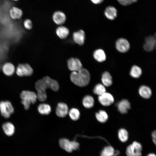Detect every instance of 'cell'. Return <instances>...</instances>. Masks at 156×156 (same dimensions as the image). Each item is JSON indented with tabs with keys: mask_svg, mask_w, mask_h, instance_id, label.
Here are the masks:
<instances>
[{
	"mask_svg": "<svg viewBox=\"0 0 156 156\" xmlns=\"http://www.w3.org/2000/svg\"><path fill=\"white\" fill-rule=\"evenodd\" d=\"M121 5L124 6H127L136 2L138 0H117Z\"/></svg>",
	"mask_w": 156,
	"mask_h": 156,
	"instance_id": "32",
	"label": "cell"
},
{
	"mask_svg": "<svg viewBox=\"0 0 156 156\" xmlns=\"http://www.w3.org/2000/svg\"><path fill=\"white\" fill-rule=\"evenodd\" d=\"M71 81L76 85L81 87L87 86L89 83L90 76L88 70L82 68L77 71H73L70 75Z\"/></svg>",
	"mask_w": 156,
	"mask_h": 156,
	"instance_id": "2",
	"label": "cell"
},
{
	"mask_svg": "<svg viewBox=\"0 0 156 156\" xmlns=\"http://www.w3.org/2000/svg\"><path fill=\"white\" fill-rule=\"evenodd\" d=\"M0 111L1 115L5 118L10 117L14 112V109L11 103L8 101L0 102Z\"/></svg>",
	"mask_w": 156,
	"mask_h": 156,
	"instance_id": "6",
	"label": "cell"
},
{
	"mask_svg": "<svg viewBox=\"0 0 156 156\" xmlns=\"http://www.w3.org/2000/svg\"><path fill=\"white\" fill-rule=\"evenodd\" d=\"M53 21L56 24L61 25L66 21V16L65 14L61 11H57L53 14L52 16Z\"/></svg>",
	"mask_w": 156,
	"mask_h": 156,
	"instance_id": "13",
	"label": "cell"
},
{
	"mask_svg": "<svg viewBox=\"0 0 156 156\" xmlns=\"http://www.w3.org/2000/svg\"><path fill=\"white\" fill-rule=\"evenodd\" d=\"M104 14L108 19L110 20H113L117 16V11L114 7L109 6L105 10Z\"/></svg>",
	"mask_w": 156,
	"mask_h": 156,
	"instance_id": "17",
	"label": "cell"
},
{
	"mask_svg": "<svg viewBox=\"0 0 156 156\" xmlns=\"http://www.w3.org/2000/svg\"><path fill=\"white\" fill-rule=\"evenodd\" d=\"M118 137L122 142H126L128 139V133L126 130L121 128L120 129L118 133Z\"/></svg>",
	"mask_w": 156,
	"mask_h": 156,
	"instance_id": "28",
	"label": "cell"
},
{
	"mask_svg": "<svg viewBox=\"0 0 156 156\" xmlns=\"http://www.w3.org/2000/svg\"><path fill=\"white\" fill-rule=\"evenodd\" d=\"M142 71L140 67L136 65H134L131 67L130 72V75L133 78H138L142 74Z\"/></svg>",
	"mask_w": 156,
	"mask_h": 156,
	"instance_id": "27",
	"label": "cell"
},
{
	"mask_svg": "<svg viewBox=\"0 0 156 156\" xmlns=\"http://www.w3.org/2000/svg\"><path fill=\"white\" fill-rule=\"evenodd\" d=\"M145 42L143 45L144 50L147 52L152 51L155 46V38L153 36L147 37L145 39Z\"/></svg>",
	"mask_w": 156,
	"mask_h": 156,
	"instance_id": "11",
	"label": "cell"
},
{
	"mask_svg": "<svg viewBox=\"0 0 156 156\" xmlns=\"http://www.w3.org/2000/svg\"><path fill=\"white\" fill-rule=\"evenodd\" d=\"M14 0V1H17L18 0Z\"/></svg>",
	"mask_w": 156,
	"mask_h": 156,
	"instance_id": "37",
	"label": "cell"
},
{
	"mask_svg": "<svg viewBox=\"0 0 156 156\" xmlns=\"http://www.w3.org/2000/svg\"><path fill=\"white\" fill-rule=\"evenodd\" d=\"M152 137L153 142H154V144H156V131H153L152 133Z\"/></svg>",
	"mask_w": 156,
	"mask_h": 156,
	"instance_id": "34",
	"label": "cell"
},
{
	"mask_svg": "<svg viewBox=\"0 0 156 156\" xmlns=\"http://www.w3.org/2000/svg\"><path fill=\"white\" fill-rule=\"evenodd\" d=\"M142 146L136 141L133 142L127 147L126 153L127 156H142Z\"/></svg>",
	"mask_w": 156,
	"mask_h": 156,
	"instance_id": "5",
	"label": "cell"
},
{
	"mask_svg": "<svg viewBox=\"0 0 156 156\" xmlns=\"http://www.w3.org/2000/svg\"><path fill=\"white\" fill-rule=\"evenodd\" d=\"M68 113L70 118L73 120H77L80 117V112L76 108H72L68 111Z\"/></svg>",
	"mask_w": 156,
	"mask_h": 156,
	"instance_id": "31",
	"label": "cell"
},
{
	"mask_svg": "<svg viewBox=\"0 0 156 156\" xmlns=\"http://www.w3.org/2000/svg\"><path fill=\"white\" fill-rule=\"evenodd\" d=\"M10 13L11 17L14 19L20 18L23 14L21 10L15 7H13L11 9Z\"/></svg>",
	"mask_w": 156,
	"mask_h": 156,
	"instance_id": "23",
	"label": "cell"
},
{
	"mask_svg": "<svg viewBox=\"0 0 156 156\" xmlns=\"http://www.w3.org/2000/svg\"><path fill=\"white\" fill-rule=\"evenodd\" d=\"M85 34L82 30L74 32L73 34V38L74 42L80 45H83L85 42Z\"/></svg>",
	"mask_w": 156,
	"mask_h": 156,
	"instance_id": "14",
	"label": "cell"
},
{
	"mask_svg": "<svg viewBox=\"0 0 156 156\" xmlns=\"http://www.w3.org/2000/svg\"><path fill=\"white\" fill-rule=\"evenodd\" d=\"M69 69L72 72L77 71L82 68V65L80 61L78 58L71 57L67 61Z\"/></svg>",
	"mask_w": 156,
	"mask_h": 156,
	"instance_id": "10",
	"label": "cell"
},
{
	"mask_svg": "<svg viewBox=\"0 0 156 156\" xmlns=\"http://www.w3.org/2000/svg\"><path fill=\"white\" fill-rule=\"evenodd\" d=\"M2 69L3 73L8 76L12 75L15 71L14 65L10 62H7L4 64Z\"/></svg>",
	"mask_w": 156,
	"mask_h": 156,
	"instance_id": "20",
	"label": "cell"
},
{
	"mask_svg": "<svg viewBox=\"0 0 156 156\" xmlns=\"http://www.w3.org/2000/svg\"><path fill=\"white\" fill-rule=\"evenodd\" d=\"M93 57L96 60L100 62L104 61L106 59L105 52L101 49H97L94 52Z\"/></svg>",
	"mask_w": 156,
	"mask_h": 156,
	"instance_id": "21",
	"label": "cell"
},
{
	"mask_svg": "<svg viewBox=\"0 0 156 156\" xmlns=\"http://www.w3.org/2000/svg\"><path fill=\"white\" fill-rule=\"evenodd\" d=\"M2 128L5 134L8 136L12 135L15 132L14 125L10 122H6L2 125Z\"/></svg>",
	"mask_w": 156,
	"mask_h": 156,
	"instance_id": "19",
	"label": "cell"
},
{
	"mask_svg": "<svg viewBox=\"0 0 156 156\" xmlns=\"http://www.w3.org/2000/svg\"><path fill=\"white\" fill-rule=\"evenodd\" d=\"M118 109L121 113L124 114L127 113L130 108V104L127 99H123L118 104Z\"/></svg>",
	"mask_w": 156,
	"mask_h": 156,
	"instance_id": "15",
	"label": "cell"
},
{
	"mask_svg": "<svg viewBox=\"0 0 156 156\" xmlns=\"http://www.w3.org/2000/svg\"><path fill=\"white\" fill-rule=\"evenodd\" d=\"M39 113L42 115H48L51 111V108L49 105L46 103H42L39 105L38 108Z\"/></svg>",
	"mask_w": 156,
	"mask_h": 156,
	"instance_id": "25",
	"label": "cell"
},
{
	"mask_svg": "<svg viewBox=\"0 0 156 156\" xmlns=\"http://www.w3.org/2000/svg\"><path fill=\"white\" fill-rule=\"evenodd\" d=\"M97 120L101 123L105 122L108 120V116L107 112L103 110H100L96 113L95 115Z\"/></svg>",
	"mask_w": 156,
	"mask_h": 156,
	"instance_id": "26",
	"label": "cell"
},
{
	"mask_svg": "<svg viewBox=\"0 0 156 156\" xmlns=\"http://www.w3.org/2000/svg\"><path fill=\"white\" fill-rule=\"evenodd\" d=\"M23 24L25 27L27 29H30L32 28V23L29 19H27L25 20L24 21Z\"/></svg>",
	"mask_w": 156,
	"mask_h": 156,
	"instance_id": "33",
	"label": "cell"
},
{
	"mask_svg": "<svg viewBox=\"0 0 156 156\" xmlns=\"http://www.w3.org/2000/svg\"><path fill=\"white\" fill-rule=\"evenodd\" d=\"M114 150L112 146H105L101 151L100 156H113L114 154Z\"/></svg>",
	"mask_w": 156,
	"mask_h": 156,
	"instance_id": "29",
	"label": "cell"
},
{
	"mask_svg": "<svg viewBox=\"0 0 156 156\" xmlns=\"http://www.w3.org/2000/svg\"><path fill=\"white\" fill-rule=\"evenodd\" d=\"M130 44L126 39L124 38L118 39L116 43V47L117 50L122 53H125L128 51Z\"/></svg>",
	"mask_w": 156,
	"mask_h": 156,
	"instance_id": "9",
	"label": "cell"
},
{
	"mask_svg": "<svg viewBox=\"0 0 156 156\" xmlns=\"http://www.w3.org/2000/svg\"><path fill=\"white\" fill-rule=\"evenodd\" d=\"M82 103L84 106L87 108L92 107L94 104V100L93 97L90 95H86L83 99Z\"/></svg>",
	"mask_w": 156,
	"mask_h": 156,
	"instance_id": "24",
	"label": "cell"
},
{
	"mask_svg": "<svg viewBox=\"0 0 156 156\" xmlns=\"http://www.w3.org/2000/svg\"><path fill=\"white\" fill-rule=\"evenodd\" d=\"M98 100L102 105L105 106L111 105L114 101L113 96L110 93L106 92L99 96Z\"/></svg>",
	"mask_w": 156,
	"mask_h": 156,
	"instance_id": "8",
	"label": "cell"
},
{
	"mask_svg": "<svg viewBox=\"0 0 156 156\" xmlns=\"http://www.w3.org/2000/svg\"><path fill=\"white\" fill-rule=\"evenodd\" d=\"M138 92L142 97L145 99H149L152 95V91L150 88L145 85L142 86L140 87Z\"/></svg>",
	"mask_w": 156,
	"mask_h": 156,
	"instance_id": "16",
	"label": "cell"
},
{
	"mask_svg": "<svg viewBox=\"0 0 156 156\" xmlns=\"http://www.w3.org/2000/svg\"><path fill=\"white\" fill-rule=\"evenodd\" d=\"M16 71L18 76L23 77L31 76L33 74V70L29 64H24L18 65L16 68Z\"/></svg>",
	"mask_w": 156,
	"mask_h": 156,
	"instance_id": "7",
	"label": "cell"
},
{
	"mask_svg": "<svg viewBox=\"0 0 156 156\" xmlns=\"http://www.w3.org/2000/svg\"><path fill=\"white\" fill-rule=\"evenodd\" d=\"M101 80L103 85L105 86H109L112 83V77L108 72L105 71L103 73Z\"/></svg>",
	"mask_w": 156,
	"mask_h": 156,
	"instance_id": "22",
	"label": "cell"
},
{
	"mask_svg": "<svg viewBox=\"0 0 156 156\" xmlns=\"http://www.w3.org/2000/svg\"><path fill=\"white\" fill-rule=\"evenodd\" d=\"M20 97L22 100L21 103L26 110L29 109L31 103H35L37 99L36 94L34 92L27 90L22 91Z\"/></svg>",
	"mask_w": 156,
	"mask_h": 156,
	"instance_id": "3",
	"label": "cell"
},
{
	"mask_svg": "<svg viewBox=\"0 0 156 156\" xmlns=\"http://www.w3.org/2000/svg\"><path fill=\"white\" fill-rule=\"evenodd\" d=\"M91 1L95 4H99L102 2L103 0H91Z\"/></svg>",
	"mask_w": 156,
	"mask_h": 156,
	"instance_id": "35",
	"label": "cell"
},
{
	"mask_svg": "<svg viewBox=\"0 0 156 156\" xmlns=\"http://www.w3.org/2000/svg\"><path fill=\"white\" fill-rule=\"evenodd\" d=\"M35 87L37 91V98L39 101H44L47 99L46 90L50 88L55 92L59 89V85L56 80L52 79L48 76L44 77L36 83Z\"/></svg>",
	"mask_w": 156,
	"mask_h": 156,
	"instance_id": "1",
	"label": "cell"
},
{
	"mask_svg": "<svg viewBox=\"0 0 156 156\" xmlns=\"http://www.w3.org/2000/svg\"><path fill=\"white\" fill-rule=\"evenodd\" d=\"M57 115L60 117H64L68 112V108L67 105L63 103H59L56 109Z\"/></svg>",
	"mask_w": 156,
	"mask_h": 156,
	"instance_id": "12",
	"label": "cell"
},
{
	"mask_svg": "<svg viewBox=\"0 0 156 156\" xmlns=\"http://www.w3.org/2000/svg\"><path fill=\"white\" fill-rule=\"evenodd\" d=\"M60 146L62 149L69 153L77 150L79 148V144L75 141H70L68 139L62 138L59 141Z\"/></svg>",
	"mask_w": 156,
	"mask_h": 156,
	"instance_id": "4",
	"label": "cell"
},
{
	"mask_svg": "<svg viewBox=\"0 0 156 156\" xmlns=\"http://www.w3.org/2000/svg\"><path fill=\"white\" fill-rule=\"evenodd\" d=\"M106 91L105 86L100 83L96 85L93 90L94 93L99 96L105 92Z\"/></svg>",
	"mask_w": 156,
	"mask_h": 156,
	"instance_id": "30",
	"label": "cell"
},
{
	"mask_svg": "<svg viewBox=\"0 0 156 156\" xmlns=\"http://www.w3.org/2000/svg\"><path fill=\"white\" fill-rule=\"evenodd\" d=\"M56 32L57 35L60 39H64L68 35L69 31L66 27L63 26H60L57 28Z\"/></svg>",
	"mask_w": 156,
	"mask_h": 156,
	"instance_id": "18",
	"label": "cell"
},
{
	"mask_svg": "<svg viewBox=\"0 0 156 156\" xmlns=\"http://www.w3.org/2000/svg\"><path fill=\"white\" fill-rule=\"evenodd\" d=\"M147 156H156V155L154 153H152L149 154Z\"/></svg>",
	"mask_w": 156,
	"mask_h": 156,
	"instance_id": "36",
	"label": "cell"
}]
</instances>
